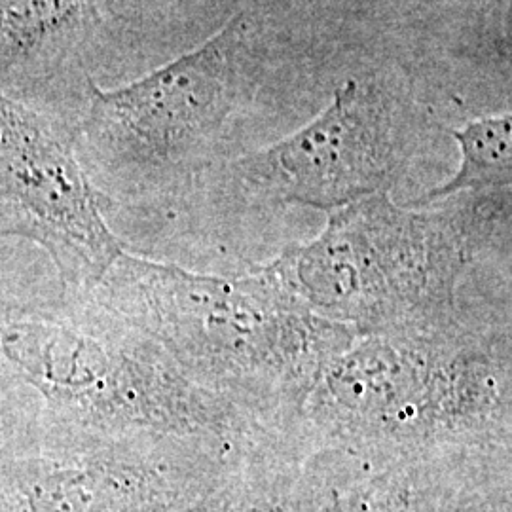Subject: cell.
<instances>
[{
	"label": "cell",
	"instance_id": "1",
	"mask_svg": "<svg viewBox=\"0 0 512 512\" xmlns=\"http://www.w3.org/2000/svg\"><path fill=\"white\" fill-rule=\"evenodd\" d=\"M262 266L357 334L511 317V190L421 207L376 194L330 211L315 238Z\"/></svg>",
	"mask_w": 512,
	"mask_h": 512
},
{
	"label": "cell",
	"instance_id": "4",
	"mask_svg": "<svg viewBox=\"0 0 512 512\" xmlns=\"http://www.w3.org/2000/svg\"><path fill=\"white\" fill-rule=\"evenodd\" d=\"M0 359L46 420L103 437L165 435L253 446L275 431L190 384L92 293H0Z\"/></svg>",
	"mask_w": 512,
	"mask_h": 512
},
{
	"label": "cell",
	"instance_id": "9",
	"mask_svg": "<svg viewBox=\"0 0 512 512\" xmlns=\"http://www.w3.org/2000/svg\"><path fill=\"white\" fill-rule=\"evenodd\" d=\"M107 203L73 141L0 93V238L37 243L59 289L92 293L126 251L105 219Z\"/></svg>",
	"mask_w": 512,
	"mask_h": 512
},
{
	"label": "cell",
	"instance_id": "2",
	"mask_svg": "<svg viewBox=\"0 0 512 512\" xmlns=\"http://www.w3.org/2000/svg\"><path fill=\"white\" fill-rule=\"evenodd\" d=\"M190 384L275 431H291L323 368L357 332L308 310L262 264L200 274L124 251L92 291Z\"/></svg>",
	"mask_w": 512,
	"mask_h": 512
},
{
	"label": "cell",
	"instance_id": "6",
	"mask_svg": "<svg viewBox=\"0 0 512 512\" xmlns=\"http://www.w3.org/2000/svg\"><path fill=\"white\" fill-rule=\"evenodd\" d=\"M251 452L219 440L103 437L40 414L0 459L23 512H181L241 471Z\"/></svg>",
	"mask_w": 512,
	"mask_h": 512
},
{
	"label": "cell",
	"instance_id": "5",
	"mask_svg": "<svg viewBox=\"0 0 512 512\" xmlns=\"http://www.w3.org/2000/svg\"><path fill=\"white\" fill-rule=\"evenodd\" d=\"M245 21L230 18L202 44L118 88L90 80L80 143L93 173L133 198L186 192L219 165L222 133L247 80Z\"/></svg>",
	"mask_w": 512,
	"mask_h": 512
},
{
	"label": "cell",
	"instance_id": "8",
	"mask_svg": "<svg viewBox=\"0 0 512 512\" xmlns=\"http://www.w3.org/2000/svg\"><path fill=\"white\" fill-rule=\"evenodd\" d=\"M512 450L323 442L298 431L277 512H511Z\"/></svg>",
	"mask_w": 512,
	"mask_h": 512
},
{
	"label": "cell",
	"instance_id": "11",
	"mask_svg": "<svg viewBox=\"0 0 512 512\" xmlns=\"http://www.w3.org/2000/svg\"><path fill=\"white\" fill-rule=\"evenodd\" d=\"M86 10L88 0H0V54L14 61L37 52Z\"/></svg>",
	"mask_w": 512,
	"mask_h": 512
},
{
	"label": "cell",
	"instance_id": "10",
	"mask_svg": "<svg viewBox=\"0 0 512 512\" xmlns=\"http://www.w3.org/2000/svg\"><path fill=\"white\" fill-rule=\"evenodd\" d=\"M458 143V171L418 200L408 205L421 207L465 192H495L512 188V116L511 112L482 116L465 126L448 129Z\"/></svg>",
	"mask_w": 512,
	"mask_h": 512
},
{
	"label": "cell",
	"instance_id": "7",
	"mask_svg": "<svg viewBox=\"0 0 512 512\" xmlns=\"http://www.w3.org/2000/svg\"><path fill=\"white\" fill-rule=\"evenodd\" d=\"M414 158L412 131L384 92L349 78L329 105L270 147L220 162V194L243 207L300 205L330 213L391 194Z\"/></svg>",
	"mask_w": 512,
	"mask_h": 512
},
{
	"label": "cell",
	"instance_id": "3",
	"mask_svg": "<svg viewBox=\"0 0 512 512\" xmlns=\"http://www.w3.org/2000/svg\"><path fill=\"white\" fill-rule=\"evenodd\" d=\"M296 425L323 442L512 450V319L357 334Z\"/></svg>",
	"mask_w": 512,
	"mask_h": 512
},
{
	"label": "cell",
	"instance_id": "12",
	"mask_svg": "<svg viewBox=\"0 0 512 512\" xmlns=\"http://www.w3.org/2000/svg\"><path fill=\"white\" fill-rule=\"evenodd\" d=\"M40 410L35 393L0 359V454L37 423Z\"/></svg>",
	"mask_w": 512,
	"mask_h": 512
}]
</instances>
